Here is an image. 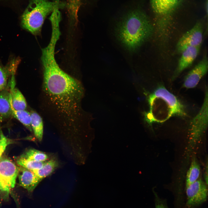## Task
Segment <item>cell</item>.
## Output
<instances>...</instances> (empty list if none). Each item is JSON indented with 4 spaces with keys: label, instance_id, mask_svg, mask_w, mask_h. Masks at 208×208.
Wrapping results in <instances>:
<instances>
[{
    "label": "cell",
    "instance_id": "1",
    "mask_svg": "<svg viewBox=\"0 0 208 208\" xmlns=\"http://www.w3.org/2000/svg\"><path fill=\"white\" fill-rule=\"evenodd\" d=\"M41 108L47 121L69 132H79L86 123L82 107L85 90L81 81L62 70L55 59L42 63Z\"/></svg>",
    "mask_w": 208,
    "mask_h": 208
},
{
    "label": "cell",
    "instance_id": "2",
    "mask_svg": "<svg viewBox=\"0 0 208 208\" xmlns=\"http://www.w3.org/2000/svg\"><path fill=\"white\" fill-rule=\"evenodd\" d=\"M154 28L144 11L139 6L129 10L117 23L116 37L128 51H137L153 35Z\"/></svg>",
    "mask_w": 208,
    "mask_h": 208
},
{
    "label": "cell",
    "instance_id": "3",
    "mask_svg": "<svg viewBox=\"0 0 208 208\" xmlns=\"http://www.w3.org/2000/svg\"><path fill=\"white\" fill-rule=\"evenodd\" d=\"M159 104L148 102L150 109L144 114V120L149 125L155 122H162L172 116H184L186 115L184 106L177 97L163 86H160L151 93Z\"/></svg>",
    "mask_w": 208,
    "mask_h": 208
},
{
    "label": "cell",
    "instance_id": "4",
    "mask_svg": "<svg viewBox=\"0 0 208 208\" xmlns=\"http://www.w3.org/2000/svg\"><path fill=\"white\" fill-rule=\"evenodd\" d=\"M64 6L59 0H32L22 16V25L32 34L38 35L47 16L55 9L61 8Z\"/></svg>",
    "mask_w": 208,
    "mask_h": 208
},
{
    "label": "cell",
    "instance_id": "5",
    "mask_svg": "<svg viewBox=\"0 0 208 208\" xmlns=\"http://www.w3.org/2000/svg\"><path fill=\"white\" fill-rule=\"evenodd\" d=\"M183 0H150L155 17L156 31L162 41L169 36L172 16Z\"/></svg>",
    "mask_w": 208,
    "mask_h": 208
},
{
    "label": "cell",
    "instance_id": "6",
    "mask_svg": "<svg viewBox=\"0 0 208 208\" xmlns=\"http://www.w3.org/2000/svg\"><path fill=\"white\" fill-rule=\"evenodd\" d=\"M208 92H205L204 102L200 110L191 122L189 137L187 150L192 151L201 136L206 129L208 125Z\"/></svg>",
    "mask_w": 208,
    "mask_h": 208
},
{
    "label": "cell",
    "instance_id": "7",
    "mask_svg": "<svg viewBox=\"0 0 208 208\" xmlns=\"http://www.w3.org/2000/svg\"><path fill=\"white\" fill-rule=\"evenodd\" d=\"M18 168L7 159L0 160V197L7 200L10 191L15 185Z\"/></svg>",
    "mask_w": 208,
    "mask_h": 208
},
{
    "label": "cell",
    "instance_id": "8",
    "mask_svg": "<svg viewBox=\"0 0 208 208\" xmlns=\"http://www.w3.org/2000/svg\"><path fill=\"white\" fill-rule=\"evenodd\" d=\"M203 39V25L200 22H198L180 38L176 45V51L181 53L188 47H201Z\"/></svg>",
    "mask_w": 208,
    "mask_h": 208
},
{
    "label": "cell",
    "instance_id": "9",
    "mask_svg": "<svg viewBox=\"0 0 208 208\" xmlns=\"http://www.w3.org/2000/svg\"><path fill=\"white\" fill-rule=\"evenodd\" d=\"M187 197L186 206L194 208L205 202L208 194L207 184L201 179L185 187Z\"/></svg>",
    "mask_w": 208,
    "mask_h": 208
},
{
    "label": "cell",
    "instance_id": "10",
    "mask_svg": "<svg viewBox=\"0 0 208 208\" xmlns=\"http://www.w3.org/2000/svg\"><path fill=\"white\" fill-rule=\"evenodd\" d=\"M208 69V57L207 54L205 53L202 59L185 76L183 86L187 88L195 87L201 79L206 74Z\"/></svg>",
    "mask_w": 208,
    "mask_h": 208
},
{
    "label": "cell",
    "instance_id": "11",
    "mask_svg": "<svg viewBox=\"0 0 208 208\" xmlns=\"http://www.w3.org/2000/svg\"><path fill=\"white\" fill-rule=\"evenodd\" d=\"M200 47H190L181 53V55L172 76L173 80L178 77L184 70L192 64L198 55Z\"/></svg>",
    "mask_w": 208,
    "mask_h": 208
},
{
    "label": "cell",
    "instance_id": "12",
    "mask_svg": "<svg viewBox=\"0 0 208 208\" xmlns=\"http://www.w3.org/2000/svg\"><path fill=\"white\" fill-rule=\"evenodd\" d=\"M18 169L20 185L29 192H33L41 181L31 170L22 167Z\"/></svg>",
    "mask_w": 208,
    "mask_h": 208
},
{
    "label": "cell",
    "instance_id": "13",
    "mask_svg": "<svg viewBox=\"0 0 208 208\" xmlns=\"http://www.w3.org/2000/svg\"><path fill=\"white\" fill-rule=\"evenodd\" d=\"M7 88L0 92V123L12 116L10 90Z\"/></svg>",
    "mask_w": 208,
    "mask_h": 208
},
{
    "label": "cell",
    "instance_id": "14",
    "mask_svg": "<svg viewBox=\"0 0 208 208\" xmlns=\"http://www.w3.org/2000/svg\"><path fill=\"white\" fill-rule=\"evenodd\" d=\"M18 62L14 60L6 66L0 65V92L7 88L8 78L10 75L15 74Z\"/></svg>",
    "mask_w": 208,
    "mask_h": 208
},
{
    "label": "cell",
    "instance_id": "15",
    "mask_svg": "<svg viewBox=\"0 0 208 208\" xmlns=\"http://www.w3.org/2000/svg\"><path fill=\"white\" fill-rule=\"evenodd\" d=\"M30 113L32 130L36 138L40 141L42 140L43 133L44 124L42 118L38 113L34 111H31Z\"/></svg>",
    "mask_w": 208,
    "mask_h": 208
},
{
    "label": "cell",
    "instance_id": "16",
    "mask_svg": "<svg viewBox=\"0 0 208 208\" xmlns=\"http://www.w3.org/2000/svg\"><path fill=\"white\" fill-rule=\"evenodd\" d=\"M10 92L11 104L13 108L17 110H25L27 107V102L21 91L13 86L11 88Z\"/></svg>",
    "mask_w": 208,
    "mask_h": 208
},
{
    "label": "cell",
    "instance_id": "17",
    "mask_svg": "<svg viewBox=\"0 0 208 208\" xmlns=\"http://www.w3.org/2000/svg\"><path fill=\"white\" fill-rule=\"evenodd\" d=\"M58 162L55 159H51L45 161L40 169L32 171L41 181L43 179L52 173L57 167Z\"/></svg>",
    "mask_w": 208,
    "mask_h": 208
},
{
    "label": "cell",
    "instance_id": "18",
    "mask_svg": "<svg viewBox=\"0 0 208 208\" xmlns=\"http://www.w3.org/2000/svg\"><path fill=\"white\" fill-rule=\"evenodd\" d=\"M200 174V166L195 157L192 159L190 168L187 172L185 182V187L199 179Z\"/></svg>",
    "mask_w": 208,
    "mask_h": 208
},
{
    "label": "cell",
    "instance_id": "19",
    "mask_svg": "<svg viewBox=\"0 0 208 208\" xmlns=\"http://www.w3.org/2000/svg\"><path fill=\"white\" fill-rule=\"evenodd\" d=\"M11 106L12 116H13L29 130L32 131L31 118L30 112L25 110H16L12 107L11 104Z\"/></svg>",
    "mask_w": 208,
    "mask_h": 208
},
{
    "label": "cell",
    "instance_id": "20",
    "mask_svg": "<svg viewBox=\"0 0 208 208\" xmlns=\"http://www.w3.org/2000/svg\"><path fill=\"white\" fill-rule=\"evenodd\" d=\"M20 157L42 162L47 161L49 158L48 155L44 152L35 149L28 150Z\"/></svg>",
    "mask_w": 208,
    "mask_h": 208
},
{
    "label": "cell",
    "instance_id": "21",
    "mask_svg": "<svg viewBox=\"0 0 208 208\" xmlns=\"http://www.w3.org/2000/svg\"><path fill=\"white\" fill-rule=\"evenodd\" d=\"M16 162L18 165L23 168L33 171L40 168L45 161H38L20 157L17 160Z\"/></svg>",
    "mask_w": 208,
    "mask_h": 208
},
{
    "label": "cell",
    "instance_id": "22",
    "mask_svg": "<svg viewBox=\"0 0 208 208\" xmlns=\"http://www.w3.org/2000/svg\"><path fill=\"white\" fill-rule=\"evenodd\" d=\"M9 143L7 138L4 135L2 130H0V158Z\"/></svg>",
    "mask_w": 208,
    "mask_h": 208
},
{
    "label": "cell",
    "instance_id": "23",
    "mask_svg": "<svg viewBox=\"0 0 208 208\" xmlns=\"http://www.w3.org/2000/svg\"><path fill=\"white\" fill-rule=\"evenodd\" d=\"M155 208H168L165 201L159 198L154 192Z\"/></svg>",
    "mask_w": 208,
    "mask_h": 208
}]
</instances>
